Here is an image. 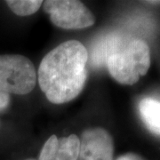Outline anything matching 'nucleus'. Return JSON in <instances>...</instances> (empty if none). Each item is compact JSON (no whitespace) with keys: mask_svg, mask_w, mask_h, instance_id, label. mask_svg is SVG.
<instances>
[{"mask_svg":"<svg viewBox=\"0 0 160 160\" xmlns=\"http://www.w3.org/2000/svg\"><path fill=\"white\" fill-rule=\"evenodd\" d=\"M89 53L78 40L62 43L40 63L38 84L49 102L62 104L78 96L87 79Z\"/></svg>","mask_w":160,"mask_h":160,"instance_id":"f257e3e1","label":"nucleus"},{"mask_svg":"<svg viewBox=\"0 0 160 160\" xmlns=\"http://www.w3.org/2000/svg\"><path fill=\"white\" fill-rule=\"evenodd\" d=\"M92 67L106 65L110 76L122 85L132 86L147 74L150 67V50L142 38L111 32L102 35L92 46Z\"/></svg>","mask_w":160,"mask_h":160,"instance_id":"f03ea898","label":"nucleus"},{"mask_svg":"<svg viewBox=\"0 0 160 160\" xmlns=\"http://www.w3.org/2000/svg\"><path fill=\"white\" fill-rule=\"evenodd\" d=\"M37 83V72L32 62L20 54L0 55V91L27 94Z\"/></svg>","mask_w":160,"mask_h":160,"instance_id":"7ed1b4c3","label":"nucleus"},{"mask_svg":"<svg viewBox=\"0 0 160 160\" xmlns=\"http://www.w3.org/2000/svg\"><path fill=\"white\" fill-rule=\"evenodd\" d=\"M44 10L50 14L55 26L64 29H79L90 27L95 18L82 2L76 0H47Z\"/></svg>","mask_w":160,"mask_h":160,"instance_id":"20e7f679","label":"nucleus"},{"mask_svg":"<svg viewBox=\"0 0 160 160\" xmlns=\"http://www.w3.org/2000/svg\"><path fill=\"white\" fill-rule=\"evenodd\" d=\"M79 141L78 160H113V139L105 129H87L82 133Z\"/></svg>","mask_w":160,"mask_h":160,"instance_id":"39448f33","label":"nucleus"},{"mask_svg":"<svg viewBox=\"0 0 160 160\" xmlns=\"http://www.w3.org/2000/svg\"><path fill=\"white\" fill-rule=\"evenodd\" d=\"M79 145L76 134L63 138L52 135L44 144L38 160H78Z\"/></svg>","mask_w":160,"mask_h":160,"instance_id":"423d86ee","label":"nucleus"},{"mask_svg":"<svg viewBox=\"0 0 160 160\" xmlns=\"http://www.w3.org/2000/svg\"><path fill=\"white\" fill-rule=\"evenodd\" d=\"M139 114L144 125L151 132L160 135V102L146 97L138 104Z\"/></svg>","mask_w":160,"mask_h":160,"instance_id":"0eeeda50","label":"nucleus"},{"mask_svg":"<svg viewBox=\"0 0 160 160\" xmlns=\"http://www.w3.org/2000/svg\"><path fill=\"white\" fill-rule=\"evenodd\" d=\"M7 6L19 16H28L35 13L43 5L41 0H9Z\"/></svg>","mask_w":160,"mask_h":160,"instance_id":"6e6552de","label":"nucleus"},{"mask_svg":"<svg viewBox=\"0 0 160 160\" xmlns=\"http://www.w3.org/2000/svg\"><path fill=\"white\" fill-rule=\"evenodd\" d=\"M10 103V96L8 93L0 91V112L5 110Z\"/></svg>","mask_w":160,"mask_h":160,"instance_id":"1a4fd4ad","label":"nucleus"},{"mask_svg":"<svg viewBox=\"0 0 160 160\" xmlns=\"http://www.w3.org/2000/svg\"><path fill=\"white\" fill-rule=\"evenodd\" d=\"M116 160H144L142 158L140 157L139 155L134 154V153H127V154L122 155L118 157Z\"/></svg>","mask_w":160,"mask_h":160,"instance_id":"9d476101","label":"nucleus"},{"mask_svg":"<svg viewBox=\"0 0 160 160\" xmlns=\"http://www.w3.org/2000/svg\"><path fill=\"white\" fill-rule=\"evenodd\" d=\"M147 3L152 4V5H159L160 1H147Z\"/></svg>","mask_w":160,"mask_h":160,"instance_id":"9b49d317","label":"nucleus"},{"mask_svg":"<svg viewBox=\"0 0 160 160\" xmlns=\"http://www.w3.org/2000/svg\"><path fill=\"white\" fill-rule=\"evenodd\" d=\"M26 160H35V159H33V158H29V159H26Z\"/></svg>","mask_w":160,"mask_h":160,"instance_id":"f8f14e48","label":"nucleus"}]
</instances>
